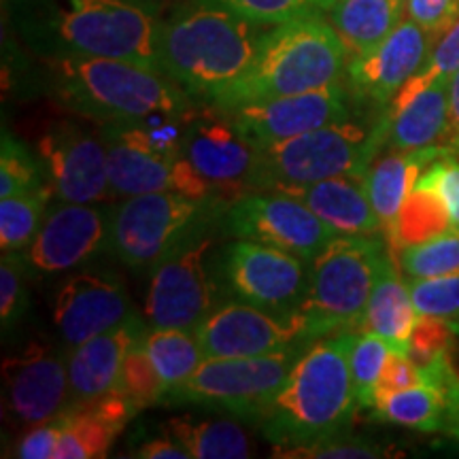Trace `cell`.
<instances>
[{"instance_id": "obj_1", "label": "cell", "mask_w": 459, "mask_h": 459, "mask_svg": "<svg viewBox=\"0 0 459 459\" xmlns=\"http://www.w3.org/2000/svg\"><path fill=\"white\" fill-rule=\"evenodd\" d=\"M3 3L17 39L37 57H122L162 71L156 0Z\"/></svg>"}, {"instance_id": "obj_2", "label": "cell", "mask_w": 459, "mask_h": 459, "mask_svg": "<svg viewBox=\"0 0 459 459\" xmlns=\"http://www.w3.org/2000/svg\"><path fill=\"white\" fill-rule=\"evenodd\" d=\"M49 99L96 126L183 117L194 100L169 74L122 57H39Z\"/></svg>"}, {"instance_id": "obj_3", "label": "cell", "mask_w": 459, "mask_h": 459, "mask_svg": "<svg viewBox=\"0 0 459 459\" xmlns=\"http://www.w3.org/2000/svg\"><path fill=\"white\" fill-rule=\"evenodd\" d=\"M260 28L196 0L160 24V66L194 102L215 107L255 60Z\"/></svg>"}, {"instance_id": "obj_4", "label": "cell", "mask_w": 459, "mask_h": 459, "mask_svg": "<svg viewBox=\"0 0 459 459\" xmlns=\"http://www.w3.org/2000/svg\"><path fill=\"white\" fill-rule=\"evenodd\" d=\"M355 334L319 338L300 355L257 421L264 438L290 449L338 436L349 426L358 406L349 364Z\"/></svg>"}, {"instance_id": "obj_5", "label": "cell", "mask_w": 459, "mask_h": 459, "mask_svg": "<svg viewBox=\"0 0 459 459\" xmlns=\"http://www.w3.org/2000/svg\"><path fill=\"white\" fill-rule=\"evenodd\" d=\"M347 60V48L321 13L298 17L264 32L255 60L215 107L228 111L245 102L321 90L341 82Z\"/></svg>"}, {"instance_id": "obj_6", "label": "cell", "mask_w": 459, "mask_h": 459, "mask_svg": "<svg viewBox=\"0 0 459 459\" xmlns=\"http://www.w3.org/2000/svg\"><path fill=\"white\" fill-rule=\"evenodd\" d=\"M389 254L378 234L349 237L336 234L308 262V290L300 317L311 342L344 332H364L366 307L381 262Z\"/></svg>"}, {"instance_id": "obj_7", "label": "cell", "mask_w": 459, "mask_h": 459, "mask_svg": "<svg viewBox=\"0 0 459 459\" xmlns=\"http://www.w3.org/2000/svg\"><path fill=\"white\" fill-rule=\"evenodd\" d=\"M385 139V117L370 132L349 119L308 130L294 139L257 149L251 187L254 192H285L342 175L366 179Z\"/></svg>"}, {"instance_id": "obj_8", "label": "cell", "mask_w": 459, "mask_h": 459, "mask_svg": "<svg viewBox=\"0 0 459 459\" xmlns=\"http://www.w3.org/2000/svg\"><path fill=\"white\" fill-rule=\"evenodd\" d=\"M226 204L153 192L124 198L111 211L108 251L134 273H149L169 251L200 230L217 226Z\"/></svg>"}, {"instance_id": "obj_9", "label": "cell", "mask_w": 459, "mask_h": 459, "mask_svg": "<svg viewBox=\"0 0 459 459\" xmlns=\"http://www.w3.org/2000/svg\"><path fill=\"white\" fill-rule=\"evenodd\" d=\"M307 349L294 347L247 358H204L183 385L164 395V402L221 411L257 423Z\"/></svg>"}, {"instance_id": "obj_10", "label": "cell", "mask_w": 459, "mask_h": 459, "mask_svg": "<svg viewBox=\"0 0 459 459\" xmlns=\"http://www.w3.org/2000/svg\"><path fill=\"white\" fill-rule=\"evenodd\" d=\"M215 226L183 240L149 271L145 317L149 328L196 332L220 307V268L211 266Z\"/></svg>"}, {"instance_id": "obj_11", "label": "cell", "mask_w": 459, "mask_h": 459, "mask_svg": "<svg viewBox=\"0 0 459 459\" xmlns=\"http://www.w3.org/2000/svg\"><path fill=\"white\" fill-rule=\"evenodd\" d=\"M100 132L107 145L113 196L177 192L189 198L217 200L209 183L194 170L183 153L169 152L153 141L145 122L100 126Z\"/></svg>"}, {"instance_id": "obj_12", "label": "cell", "mask_w": 459, "mask_h": 459, "mask_svg": "<svg viewBox=\"0 0 459 459\" xmlns=\"http://www.w3.org/2000/svg\"><path fill=\"white\" fill-rule=\"evenodd\" d=\"M71 406L65 344L32 338L3 359V411L17 429L54 421Z\"/></svg>"}, {"instance_id": "obj_13", "label": "cell", "mask_w": 459, "mask_h": 459, "mask_svg": "<svg viewBox=\"0 0 459 459\" xmlns=\"http://www.w3.org/2000/svg\"><path fill=\"white\" fill-rule=\"evenodd\" d=\"M307 264L277 247L232 238L223 249L220 277L240 302L277 315H296L308 290Z\"/></svg>"}, {"instance_id": "obj_14", "label": "cell", "mask_w": 459, "mask_h": 459, "mask_svg": "<svg viewBox=\"0 0 459 459\" xmlns=\"http://www.w3.org/2000/svg\"><path fill=\"white\" fill-rule=\"evenodd\" d=\"M220 226L228 237L277 247L304 262H313L336 237L307 204L279 189L249 192L234 200L223 211Z\"/></svg>"}, {"instance_id": "obj_15", "label": "cell", "mask_w": 459, "mask_h": 459, "mask_svg": "<svg viewBox=\"0 0 459 459\" xmlns=\"http://www.w3.org/2000/svg\"><path fill=\"white\" fill-rule=\"evenodd\" d=\"M183 156L209 183L221 204H232L254 192L257 149L240 136L223 108L203 105L189 113L183 132Z\"/></svg>"}, {"instance_id": "obj_16", "label": "cell", "mask_w": 459, "mask_h": 459, "mask_svg": "<svg viewBox=\"0 0 459 459\" xmlns=\"http://www.w3.org/2000/svg\"><path fill=\"white\" fill-rule=\"evenodd\" d=\"M39 156L56 200L96 204L111 196L107 145L99 128L62 119L39 141Z\"/></svg>"}, {"instance_id": "obj_17", "label": "cell", "mask_w": 459, "mask_h": 459, "mask_svg": "<svg viewBox=\"0 0 459 459\" xmlns=\"http://www.w3.org/2000/svg\"><path fill=\"white\" fill-rule=\"evenodd\" d=\"M132 315L136 313L124 281L108 268H77V273L66 274L51 304V319L66 351L124 324Z\"/></svg>"}, {"instance_id": "obj_18", "label": "cell", "mask_w": 459, "mask_h": 459, "mask_svg": "<svg viewBox=\"0 0 459 459\" xmlns=\"http://www.w3.org/2000/svg\"><path fill=\"white\" fill-rule=\"evenodd\" d=\"M111 247V215L96 204L62 203L48 209L37 237L26 247L30 274H65L96 260Z\"/></svg>"}, {"instance_id": "obj_19", "label": "cell", "mask_w": 459, "mask_h": 459, "mask_svg": "<svg viewBox=\"0 0 459 459\" xmlns=\"http://www.w3.org/2000/svg\"><path fill=\"white\" fill-rule=\"evenodd\" d=\"M196 334L204 358H247L313 344L300 313L277 315L247 302L220 304Z\"/></svg>"}, {"instance_id": "obj_20", "label": "cell", "mask_w": 459, "mask_h": 459, "mask_svg": "<svg viewBox=\"0 0 459 459\" xmlns=\"http://www.w3.org/2000/svg\"><path fill=\"white\" fill-rule=\"evenodd\" d=\"M226 113L240 136L255 149H262L308 130L344 122L349 119V102L347 90L338 82L304 94L245 102Z\"/></svg>"}, {"instance_id": "obj_21", "label": "cell", "mask_w": 459, "mask_h": 459, "mask_svg": "<svg viewBox=\"0 0 459 459\" xmlns=\"http://www.w3.org/2000/svg\"><path fill=\"white\" fill-rule=\"evenodd\" d=\"M434 43L432 34L404 17L375 49L349 57V83L353 94L387 108L398 91L426 65Z\"/></svg>"}, {"instance_id": "obj_22", "label": "cell", "mask_w": 459, "mask_h": 459, "mask_svg": "<svg viewBox=\"0 0 459 459\" xmlns=\"http://www.w3.org/2000/svg\"><path fill=\"white\" fill-rule=\"evenodd\" d=\"M145 332L147 328L143 319L139 315H132L124 324L102 332L68 351L71 404L99 400L117 389L126 355Z\"/></svg>"}, {"instance_id": "obj_23", "label": "cell", "mask_w": 459, "mask_h": 459, "mask_svg": "<svg viewBox=\"0 0 459 459\" xmlns=\"http://www.w3.org/2000/svg\"><path fill=\"white\" fill-rule=\"evenodd\" d=\"M136 412V406L119 389L99 400L71 404L57 417L60 440L54 459L107 457L115 438Z\"/></svg>"}, {"instance_id": "obj_24", "label": "cell", "mask_w": 459, "mask_h": 459, "mask_svg": "<svg viewBox=\"0 0 459 459\" xmlns=\"http://www.w3.org/2000/svg\"><path fill=\"white\" fill-rule=\"evenodd\" d=\"M285 194L307 204L334 234L372 237L383 232L366 189V179L359 177H332V179L285 189Z\"/></svg>"}, {"instance_id": "obj_25", "label": "cell", "mask_w": 459, "mask_h": 459, "mask_svg": "<svg viewBox=\"0 0 459 459\" xmlns=\"http://www.w3.org/2000/svg\"><path fill=\"white\" fill-rule=\"evenodd\" d=\"M443 149L445 147L436 145L415 149V152H392L389 156L372 162L368 175H366V189H368L370 203L381 221L389 251H394L400 211L415 187L417 177L436 156L443 153Z\"/></svg>"}, {"instance_id": "obj_26", "label": "cell", "mask_w": 459, "mask_h": 459, "mask_svg": "<svg viewBox=\"0 0 459 459\" xmlns=\"http://www.w3.org/2000/svg\"><path fill=\"white\" fill-rule=\"evenodd\" d=\"M387 139L392 152L436 147L449 134V82H436L398 108H385Z\"/></svg>"}, {"instance_id": "obj_27", "label": "cell", "mask_w": 459, "mask_h": 459, "mask_svg": "<svg viewBox=\"0 0 459 459\" xmlns=\"http://www.w3.org/2000/svg\"><path fill=\"white\" fill-rule=\"evenodd\" d=\"M394 260L395 257L389 251L378 268L368 307H366L364 332H372L387 341L394 353L409 355L417 311L409 283L400 279Z\"/></svg>"}, {"instance_id": "obj_28", "label": "cell", "mask_w": 459, "mask_h": 459, "mask_svg": "<svg viewBox=\"0 0 459 459\" xmlns=\"http://www.w3.org/2000/svg\"><path fill=\"white\" fill-rule=\"evenodd\" d=\"M349 57L375 49L406 15V0H334L325 11Z\"/></svg>"}, {"instance_id": "obj_29", "label": "cell", "mask_w": 459, "mask_h": 459, "mask_svg": "<svg viewBox=\"0 0 459 459\" xmlns=\"http://www.w3.org/2000/svg\"><path fill=\"white\" fill-rule=\"evenodd\" d=\"M162 432L186 446L192 459H245L254 455V443L238 423L228 419L172 417Z\"/></svg>"}, {"instance_id": "obj_30", "label": "cell", "mask_w": 459, "mask_h": 459, "mask_svg": "<svg viewBox=\"0 0 459 459\" xmlns=\"http://www.w3.org/2000/svg\"><path fill=\"white\" fill-rule=\"evenodd\" d=\"M145 349L162 378L166 394L183 385L204 361L203 344L192 330L149 328Z\"/></svg>"}, {"instance_id": "obj_31", "label": "cell", "mask_w": 459, "mask_h": 459, "mask_svg": "<svg viewBox=\"0 0 459 459\" xmlns=\"http://www.w3.org/2000/svg\"><path fill=\"white\" fill-rule=\"evenodd\" d=\"M375 417L419 432H445L446 415L440 392L428 383L383 395L377 400Z\"/></svg>"}, {"instance_id": "obj_32", "label": "cell", "mask_w": 459, "mask_h": 459, "mask_svg": "<svg viewBox=\"0 0 459 459\" xmlns=\"http://www.w3.org/2000/svg\"><path fill=\"white\" fill-rule=\"evenodd\" d=\"M51 196L54 192L49 186H45L37 192L0 198V249L3 254L24 251L32 243L48 213Z\"/></svg>"}, {"instance_id": "obj_33", "label": "cell", "mask_w": 459, "mask_h": 459, "mask_svg": "<svg viewBox=\"0 0 459 459\" xmlns=\"http://www.w3.org/2000/svg\"><path fill=\"white\" fill-rule=\"evenodd\" d=\"M446 232H453V228L449 213H446L438 194L426 187H412L400 211L392 255H398L402 247L423 243V240L440 237V234Z\"/></svg>"}, {"instance_id": "obj_34", "label": "cell", "mask_w": 459, "mask_h": 459, "mask_svg": "<svg viewBox=\"0 0 459 459\" xmlns=\"http://www.w3.org/2000/svg\"><path fill=\"white\" fill-rule=\"evenodd\" d=\"M389 355H392V347L381 336L372 334V332L355 334L349 364H351L355 400L361 409H375L377 406L378 381H381Z\"/></svg>"}, {"instance_id": "obj_35", "label": "cell", "mask_w": 459, "mask_h": 459, "mask_svg": "<svg viewBox=\"0 0 459 459\" xmlns=\"http://www.w3.org/2000/svg\"><path fill=\"white\" fill-rule=\"evenodd\" d=\"M398 262L409 279H432L459 273V232H446L423 243L406 245Z\"/></svg>"}, {"instance_id": "obj_36", "label": "cell", "mask_w": 459, "mask_h": 459, "mask_svg": "<svg viewBox=\"0 0 459 459\" xmlns=\"http://www.w3.org/2000/svg\"><path fill=\"white\" fill-rule=\"evenodd\" d=\"M145 334L130 347L117 383L119 392L136 406V411L162 404L166 395L162 378H160L156 366H153V361L145 349Z\"/></svg>"}, {"instance_id": "obj_37", "label": "cell", "mask_w": 459, "mask_h": 459, "mask_svg": "<svg viewBox=\"0 0 459 459\" xmlns=\"http://www.w3.org/2000/svg\"><path fill=\"white\" fill-rule=\"evenodd\" d=\"M49 183L45 179L43 164H39L26 145L4 130L0 145V198L37 192Z\"/></svg>"}, {"instance_id": "obj_38", "label": "cell", "mask_w": 459, "mask_h": 459, "mask_svg": "<svg viewBox=\"0 0 459 459\" xmlns=\"http://www.w3.org/2000/svg\"><path fill=\"white\" fill-rule=\"evenodd\" d=\"M220 7L255 26H279L285 22L321 13V0H200Z\"/></svg>"}, {"instance_id": "obj_39", "label": "cell", "mask_w": 459, "mask_h": 459, "mask_svg": "<svg viewBox=\"0 0 459 459\" xmlns=\"http://www.w3.org/2000/svg\"><path fill=\"white\" fill-rule=\"evenodd\" d=\"M459 71V20L446 30L443 37L434 45L432 54H429L428 62L423 65L415 77L398 91L392 105L387 108H398L409 102L412 96L419 94L423 88L432 85L436 82H451V77Z\"/></svg>"}, {"instance_id": "obj_40", "label": "cell", "mask_w": 459, "mask_h": 459, "mask_svg": "<svg viewBox=\"0 0 459 459\" xmlns=\"http://www.w3.org/2000/svg\"><path fill=\"white\" fill-rule=\"evenodd\" d=\"M26 260L22 251H7L0 257V324L7 334L20 324L28 308Z\"/></svg>"}, {"instance_id": "obj_41", "label": "cell", "mask_w": 459, "mask_h": 459, "mask_svg": "<svg viewBox=\"0 0 459 459\" xmlns=\"http://www.w3.org/2000/svg\"><path fill=\"white\" fill-rule=\"evenodd\" d=\"M417 315L459 324V273L432 279H409Z\"/></svg>"}, {"instance_id": "obj_42", "label": "cell", "mask_w": 459, "mask_h": 459, "mask_svg": "<svg viewBox=\"0 0 459 459\" xmlns=\"http://www.w3.org/2000/svg\"><path fill=\"white\" fill-rule=\"evenodd\" d=\"M415 187H426L438 194L449 213L453 232H459V158L453 156L449 149H443V153L421 170Z\"/></svg>"}, {"instance_id": "obj_43", "label": "cell", "mask_w": 459, "mask_h": 459, "mask_svg": "<svg viewBox=\"0 0 459 459\" xmlns=\"http://www.w3.org/2000/svg\"><path fill=\"white\" fill-rule=\"evenodd\" d=\"M459 334V324L455 321H445L438 317H428V315H417L415 328L411 336L409 358L417 366L428 364L440 353H451L453 338Z\"/></svg>"}, {"instance_id": "obj_44", "label": "cell", "mask_w": 459, "mask_h": 459, "mask_svg": "<svg viewBox=\"0 0 459 459\" xmlns=\"http://www.w3.org/2000/svg\"><path fill=\"white\" fill-rule=\"evenodd\" d=\"M342 434L330 436V438L319 440V443L302 445V446H290V449H277L274 457L283 459H370V457H383L385 451L381 446L366 443V440L358 438H341Z\"/></svg>"}, {"instance_id": "obj_45", "label": "cell", "mask_w": 459, "mask_h": 459, "mask_svg": "<svg viewBox=\"0 0 459 459\" xmlns=\"http://www.w3.org/2000/svg\"><path fill=\"white\" fill-rule=\"evenodd\" d=\"M406 17L438 41L459 20V0H406Z\"/></svg>"}, {"instance_id": "obj_46", "label": "cell", "mask_w": 459, "mask_h": 459, "mask_svg": "<svg viewBox=\"0 0 459 459\" xmlns=\"http://www.w3.org/2000/svg\"><path fill=\"white\" fill-rule=\"evenodd\" d=\"M57 440H60V419L41 423V426L28 429L15 446L13 457L22 459H51L56 457Z\"/></svg>"}, {"instance_id": "obj_47", "label": "cell", "mask_w": 459, "mask_h": 459, "mask_svg": "<svg viewBox=\"0 0 459 459\" xmlns=\"http://www.w3.org/2000/svg\"><path fill=\"white\" fill-rule=\"evenodd\" d=\"M419 383H421V370H419V366L415 364V361H412L409 355L392 351L385 368H383L381 381H378L377 400L383 398V395H387V394L415 387V385H419Z\"/></svg>"}, {"instance_id": "obj_48", "label": "cell", "mask_w": 459, "mask_h": 459, "mask_svg": "<svg viewBox=\"0 0 459 459\" xmlns=\"http://www.w3.org/2000/svg\"><path fill=\"white\" fill-rule=\"evenodd\" d=\"M132 457H143V459H192L186 446L177 443L175 438H170L169 434H162L160 438L143 443L136 453H132Z\"/></svg>"}, {"instance_id": "obj_49", "label": "cell", "mask_w": 459, "mask_h": 459, "mask_svg": "<svg viewBox=\"0 0 459 459\" xmlns=\"http://www.w3.org/2000/svg\"><path fill=\"white\" fill-rule=\"evenodd\" d=\"M440 395L445 402V415H446V429L445 434L459 438V372H453L440 383Z\"/></svg>"}, {"instance_id": "obj_50", "label": "cell", "mask_w": 459, "mask_h": 459, "mask_svg": "<svg viewBox=\"0 0 459 459\" xmlns=\"http://www.w3.org/2000/svg\"><path fill=\"white\" fill-rule=\"evenodd\" d=\"M449 136L453 145L459 149V71L449 82Z\"/></svg>"}, {"instance_id": "obj_51", "label": "cell", "mask_w": 459, "mask_h": 459, "mask_svg": "<svg viewBox=\"0 0 459 459\" xmlns=\"http://www.w3.org/2000/svg\"><path fill=\"white\" fill-rule=\"evenodd\" d=\"M332 3H334V0H321V13H325V11L332 7Z\"/></svg>"}, {"instance_id": "obj_52", "label": "cell", "mask_w": 459, "mask_h": 459, "mask_svg": "<svg viewBox=\"0 0 459 459\" xmlns=\"http://www.w3.org/2000/svg\"><path fill=\"white\" fill-rule=\"evenodd\" d=\"M457 372H459V368H457Z\"/></svg>"}]
</instances>
